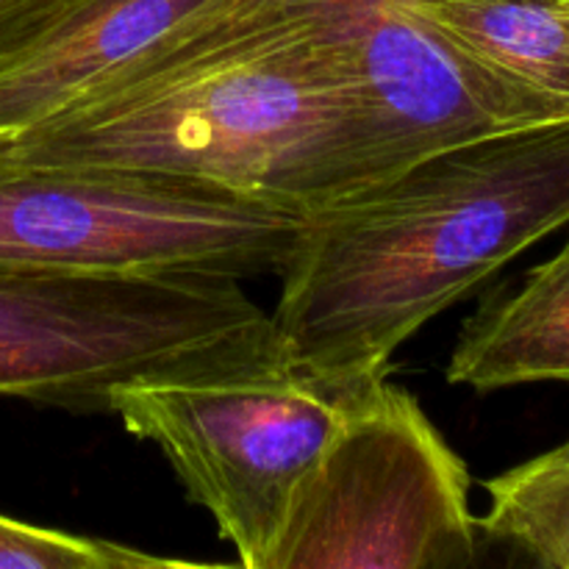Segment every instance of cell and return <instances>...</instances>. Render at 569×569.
Segmentation results:
<instances>
[{
	"label": "cell",
	"mask_w": 569,
	"mask_h": 569,
	"mask_svg": "<svg viewBox=\"0 0 569 569\" xmlns=\"http://www.w3.org/2000/svg\"><path fill=\"white\" fill-rule=\"evenodd\" d=\"M569 226V120L517 128L306 214L270 311L283 359L345 387Z\"/></svg>",
	"instance_id": "obj_1"
},
{
	"label": "cell",
	"mask_w": 569,
	"mask_h": 569,
	"mask_svg": "<svg viewBox=\"0 0 569 569\" xmlns=\"http://www.w3.org/2000/svg\"><path fill=\"white\" fill-rule=\"evenodd\" d=\"M328 0H281L131 87L0 139V159L200 183L311 214L350 198Z\"/></svg>",
	"instance_id": "obj_2"
},
{
	"label": "cell",
	"mask_w": 569,
	"mask_h": 569,
	"mask_svg": "<svg viewBox=\"0 0 569 569\" xmlns=\"http://www.w3.org/2000/svg\"><path fill=\"white\" fill-rule=\"evenodd\" d=\"M378 387H345L278 361L131 383L114 395L111 415L161 450L239 565L264 569L295 495Z\"/></svg>",
	"instance_id": "obj_3"
},
{
	"label": "cell",
	"mask_w": 569,
	"mask_h": 569,
	"mask_svg": "<svg viewBox=\"0 0 569 569\" xmlns=\"http://www.w3.org/2000/svg\"><path fill=\"white\" fill-rule=\"evenodd\" d=\"M306 214L200 183L0 159V267L48 272H281Z\"/></svg>",
	"instance_id": "obj_4"
},
{
	"label": "cell",
	"mask_w": 569,
	"mask_h": 569,
	"mask_svg": "<svg viewBox=\"0 0 569 569\" xmlns=\"http://www.w3.org/2000/svg\"><path fill=\"white\" fill-rule=\"evenodd\" d=\"M470 472L383 381L295 495L264 569H422L476 520Z\"/></svg>",
	"instance_id": "obj_5"
},
{
	"label": "cell",
	"mask_w": 569,
	"mask_h": 569,
	"mask_svg": "<svg viewBox=\"0 0 569 569\" xmlns=\"http://www.w3.org/2000/svg\"><path fill=\"white\" fill-rule=\"evenodd\" d=\"M348 87L350 194L409 167L559 122L406 0H328Z\"/></svg>",
	"instance_id": "obj_6"
},
{
	"label": "cell",
	"mask_w": 569,
	"mask_h": 569,
	"mask_svg": "<svg viewBox=\"0 0 569 569\" xmlns=\"http://www.w3.org/2000/svg\"><path fill=\"white\" fill-rule=\"evenodd\" d=\"M281 0H76L0 61V139L131 87Z\"/></svg>",
	"instance_id": "obj_7"
},
{
	"label": "cell",
	"mask_w": 569,
	"mask_h": 569,
	"mask_svg": "<svg viewBox=\"0 0 569 569\" xmlns=\"http://www.w3.org/2000/svg\"><path fill=\"white\" fill-rule=\"evenodd\" d=\"M445 376L476 392L569 383V239L465 322Z\"/></svg>",
	"instance_id": "obj_8"
},
{
	"label": "cell",
	"mask_w": 569,
	"mask_h": 569,
	"mask_svg": "<svg viewBox=\"0 0 569 569\" xmlns=\"http://www.w3.org/2000/svg\"><path fill=\"white\" fill-rule=\"evenodd\" d=\"M556 120H569V9L561 0H406Z\"/></svg>",
	"instance_id": "obj_9"
},
{
	"label": "cell",
	"mask_w": 569,
	"mask_h": 569,
	"mask_svg": "<svg viewBox=\"0 0 569 569\" xmlns=\"http://www.w3.org/2000/svg\"><path fill=\"white\" fill-rule=\"evenodd\" d=\"M487 526L531 545L553 569H569V439L483 483Z\"/></svg>",
	"instance_id": "obj_10"
},
{
	"label": "cell",
	"mask_w": 569,
	"mask_h": 569,
	"mask_svg": "<svg viewBox=\"0 0 569 569\" xmlns=\"http://www.w3.org/2000/svg\"><path fill=\"white\" fill-rule=\"evenodd\" d=\"M422 569H553L531 545L500 528L472 520L461 537L439 550Z\"/></svg>",
	"instance_id": "obj_11"
},
{
	"label": "cell",
	"mask_w": 569,
	"mask_h": 569,
	"mask_svg": "<svg viewBox=\"0 0 569 569\" xmlns=\"http://www.w3.org/2000/svg\"><path fill=\"white\" fill-rule=\"evenodd\" d=\"M89 537L0 515V569H81Z\"/></svg>",
	"instance_id": "obj_12"
},
{
	"label": "cell",
	"mask_w": 569,
	"mask_h": 569,
	"mask_svg": "<svg viewBox=\"0 0 569 569\" xmlns=\"http://www.w3.org/2000/svg\"><path fill=\"white\" fill-rule=\"evenodd\" d=\"M81 569H244L242 565H211V561L167 559V556L142 553L137 548H126L103 539H89L87 559Z\"/></svg>",
	"instance_id": "obj_13"
},
{
	"label": "cell",
	"mask_w": 569,
	"mask_h": 569,
	"mask_svg": "<svg viewBox=\"0 0 569 569\" xmlns=\"http://www.w3.org/2000/svg\"><path fill=\"white\" fill-rule=\"evenodd\" d=\"M561 3H565V6H567V9H569V0H561Z\"/></svg>",
	"instance_id": "obj_14"
}]
</instances>
